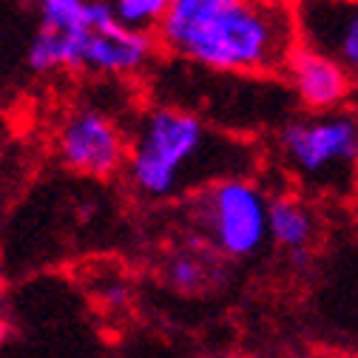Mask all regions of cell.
Masks as SVG:
<instances>
[{
	"mask_svg": "<svg viewBox=\"0 0 358 358\" xmlns=\"http://www.w3.org/2000/svg\"><path fill=\"white\" fill-rule=\"evenodd\" d=\"M157 43L194 69L276 77L299 49L293 0H173Z\"/></svg>",
	"mask_w": 358,
	"mask_h": 358,
	"instance_id": "cell-1",
	"label": "cell"
},
{
	"mask_svg": "<svg viewBox=\"0 0 358 358\" xmlns=\"http://www.w3.org/2000/svg\"><path fill=\"white\" fill-rule=\"evenodd\" d=\"M256 145L171 103L143 111L128 134L125 173L145 199L199 194L222 179L250 176Z\"/></svg>",
	"mask_w": 358,
	"mask_h": 358,
	"instance_id": "cell-2",
	"label": "cell"
},
{
	"mask_svg": "<svg viewBox=\"0 0 358 358\" xmlns=\"http://www.w3.org/2000/svg\"><path fill=\"white\" fill-rule=\"evenodd\" d=\"M279 165L319 196H350L358 179V111L296 114L276 128Z\"/></svg>",
	"mask_w": 358,
	"mask_h": 358,
	"instance_id": "cell-3",
	"label": "cell"
},
{
	"mask_svg": "<svg viewBox=\"0 0 358 358\" xmlns=\"http://www.w3.org/2000/svg\"><path fill=\"white\" fill-rule=\"evenodd\" d=\"M194 222L213 253L248 259L271 239V196L250 176H231L194 194Z\"/></svg>",
	"mask_w": 358,
	"mask_h": 358,
	"instance_id": "cell-4",
	"label": "cell"
},
{
	"mask_svg": "<svg viewBox=\"0 0 358 358\" xmlns=\"http://www.w3.org/2000/svg\"><path fill=\"white\" fill-rule=\"evenodd\" d=\"M57 157L83 176H111L128 162V134L100 108L69 114L57 131Z\"/></svg>",
	"mask_w": 358,
	"mask_h": 358,
	"instance_id": "cell-5",
	"label": "cell"
},
{
	"mask_svg": "<svg viewBox=\"0 0 358 358\" xmlns=\"http://www.w3.org/2000/svg\"><path fill=\"white\" fill-rule=\"evenodd\" d=\"M94 15V0H37V31L29 66L37 74L83 69V49Z\"/></svg>",
	"mask_w": 358,
	"mask_h": 358,
	"instance_id": "cell-6",
	"label": "cell"
},
{
	"mask_svg": "<svg viewBox=\"0 0 358 358\" xmlns=\"http://www.w3.org/2000/svg\"><path fill=\"white\" fill-rule=\"evenodd\" d=\"M299 43L333 57L358 85V0H293Z\"/></svg>",
	"mask_w": 358,
	"mask_h": 358,
	"instance_id": "cell-7",
	"label": "cell"
},
{
	"mask_svg": "<svg viewBox=\"0 0 358 358\" xmlns=\"http://www.w3.org/2000/svg\"><path fill=\"white\" fill-rule=\"evenodd\" d=\"M157 49L159 43L154 34L128 29L122 20L114 17L106 3L94 0L92 29H88V40L83 49V69L94 74L131 77L148 69Z\"/></svg>",
	"mask_w": 358,
	"mask_h": 358,
	"instance_id": "cell-8",
	"label": "cell"
},
{
	"mask_svg": "<svg viewBox=\"0 0 358 358\" xmlns=\"http://www.w3.org/2000/svg\"><path fill=\"white\" fill-rule=\"evenodd\" d=\"M293 100L307 111V114H327V111H338L347 108L350 94L355 83L350 80V74L327 55L313 52L307 46H301L290 55L285 71H282Z\"/></svg>",
	"mask_w": 358,
	"mask_h": 358,
	"instance_id": "cell-9",
	"label": "cell"
},
{
	"mask_svg": "<svg viewBox=\"0 0 358 358\" xmlns=\"http://www.w3.org/2000/svg\"><path fill=\"white\" fill-rule=\"evenodd\" d=\"M271 239L293 256H304L313 248L319 239V216L304 196H271Z\"/></svg>",
	"mask_w": 358,
	"mask_h": 358,
	"instance_id": "cell-10",
	"label": "cell"
},
{
	"mask_svg": "<svg viewBox=\"0 0 358 358\" xmlns=\"http://www.w3.org/2000/svg\"><path fill=\"white\" fill-rule=\"evenodd\" d=\"M205 250H179L168 262V282L185 293H199L210 285L213 276V250L208 256H199Z\"/></svg>",
	"mask_w": 358,
	"mask_h": 358,
	"instance_id": "cell-11",
	"label": "cell"
},
{
	"mask_svg": "<svg viewBox=\"0 0 358 358\" xmlns=\"http://www.w3.org/2000/svg\"><path fill=\"white\" fill-rule=\"evenodd\" d=\"M100 3H106L128 29L157 37V29L162 26L173 0H100Z\"/></svg>",
	"mask_w": 358,
	"mask_h": 358,
	"instance_id": "cell-12",
	"label": "cell"
},
{
	"mask_svg": "<svg viewBox=\"0 0 358 358\" xmlns=\"http://www.w3.org/2000/svg\"><path fill=\"white\" fill-rule=\"evenodd\" d=\"M0 310H3V299H0Z\"/></svg>",
	"mask_w": 358,
	"mask_h": 358,
	"instance_id": "cell-13",
	"label": "cell"
}]
</instances>
